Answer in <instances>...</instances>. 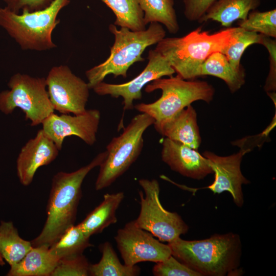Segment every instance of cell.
<instances>
[{
    "mask_svg": "<svg viewBox=\"0 0 276 276\" xmlns=\"http://www.w3.org/2000/svg\"><path fill=\"white\" fill-rule=\"evenodd\" d=\"M161 158L172 170L194 179L213 173L208 160L197 150L166 137L162 141Z\"/></svg>",
    "mask_w": 276,
    "mask_h": 276,
    "instance_id": "obj_16",
    "label": "cell"
},
{
    "mask_svg": "<svg viewBox=\"0 0 276 276\" xmlns=\"http://www.w3.org/2000/svg\"><path fill=\"white\" fill-rule=\"evenodd\" d=\"M154 123L150 116L141 112L131 119L122 134L112 139L106 146L107 156L99 166L96 190L110 186L135 162L143 148V134Z\"/></svg>",
    "mask_w": 276,
    "mask_h": 276,
    "instance_id": "obj_7",
    "label": "cell"
},
{
    "mask_svg": "<svg viewBox=\"0 0 276 276\" xmlns=\"http://www.w3.org/2000/svg\"><path fill=\"white\" fill-rule=\"evenodd\" d=\"M216 0H183L184 15L191 21H198Z\"/></svg>",
    "mask_w": 276,
    "mask_h": 276,
    "instance_id": "obj_32",
    "label": "cell"
},
{
    "mask_svg": "<svg viewBox=\"0 0 276 276\" xmlns=\"http://www.w3.org/2000/svg\"><path fill=\"white\" fill-rule=\"evenodd\" d=\"M89 265L83 255L63 258L59 260L51 276H87Z\"/></svg>",
    "mask_w": 276,
    "mask_h": 276,
    "instance_id": "obj_29",
    "label": "cell"
},
{
    "mask_svg": "<svg viewBox=\"0 0 276 276\" xmlns=\"http://www.w3.org/2000/svg\"><path fill=\"white\" fill-rule=\"evenodd\" d=\"M107 154L105 150L87 165L70 173L60 171L53 176L47 206V219L40 234L31 241L32 246L50 247L74 224L83 180L91 170L101 165Z\"/></svg>",
    "mask_w": 276,
    "mask_h": 276,
    "instance_id": "obj_1",
    "label": "cell"
},
{
    "mask_svg": "<svg viewBox=\"0 0 276 276\" xmlns=\"http://www.w3.org/2000/svg\"><path fill=\"white\" fill-rule=\"evenodd\" d=\"M59 260L46 246L32 247L18 263L10 266L8 276H51Z\"/></svg>",
    "mask_w": 276,
    "mask_h": 276,
    "instance_id": "obj_18",
    "label": "cell"
},
{
    "mask_svg": "<svg viewBox=\"0 0 276 276\" xmlns=\"http://www.w3.org/2000/svg\"><path fill=\"white\" fill-rule=\"evenodd\" d=\"M103 200L90 212L79 224L84 233L90 237L99 234L112 224L117 222L116 211L124 198L122 192L107 193Z\"/></svg>",
    "mask_w": 276,
    "mask_h": 276,
    "instance_id": "obj_20",
    "label": "cell"
},
{
    "mask_svg": "<svg viewBox=\"0 0 276 276\" xmlns=\"http://www.w3.org/2000/svg\"><path fill=\"white\" fill-rule=\"evenodd\" d=\"M47 91L54 109L60 113L79 114L86 110L89 96L87 82L65 65L53 66L45 78Z\"/></svg>",
    "mask_w": 276,
    "mask_h": 276,
    "instance_id": "obj_10",
    "label": "cell"
},
{
    "mask_svg": "<svg viewBox=\"0 0 276 276\" xmlns=\"http://www.w3.org/2000/svg\"><path fill=\"white\" fill-rule=\"evenodd\" d=\"M79 224L66 229L59 239L50 247L52 254L59 260L83 255L84 250L93 245Z\"/></svg>",
    "mask_w": 276,
    "mask_h": 276,
    "instance_id": "obj_25",
    "label": "cell"
},
{
    "mask_svg": "<svg viewBox=\"0 0 276 276\" xmlns=\"http://www.w3.org/2000/svg\"><path fill=\"white\" fill-rule=\"evenodd\" d=\"M148 62L144 70L129 81L122 84L100 82L92 89L100 96L109 95L112 98L123 99L124 110L134 108L133 101L142 98V90L152 81L164 76H171L175 73L165 58L155 49L150 50Z\"/></svg>",
    "mask_w": 276,
    "mask_h": 276,
    "instance_id": "obj_12",
    "label": "cell"
},
{
    "mask_svg": "<svg viewBox=\"0 0 276 276\" xmlns=\"http://www.w3.org/2000/svg\"><path fill=\"white\" fill-rule=\"evenodd\" d=\"M30 241L23 239L11 221L0 224V265L4 261L12 266L19 262L32 248Z\"/></svg>",
    "mask_w": 276,
    "mask_h": 276,
    "instance_id": "obj_22",
    "label": "cell"
},
{
    "mask_svg": "<svg viewBox=\"0 0 276 276\" xmlns=\"http://www.w3.org/2000/svg\"><path fill=\"white\" fill-rule=\"evenodd\" d=\"M139 183L143 188L139 191L141 210L134 220L140 228L150 233L161 242H171L181 235L186 234L188 225L176 212L164 208L159 200L160 187L155 179L142 178Z\"/></svg>",
    "mask_w": 276,
    "mask_h": 276,
    "instance_id": "obj_9",
    "label": "cell"
},
{
    "mask_svg": "<svg viewBox=\"0 0 276 276\" xmlns=\"http://www.w3.org/2000/svg\"><path fill=\"white\" fill-rule=\"evenodd\" d=\"M101 119L98 109H90L83 113L71 116L58 115L54 112L41 124L42 129L61 150L65 138L75 135L86 144L92 146L96 142L97 133Z\"/></svg>",
    "mask_w": 276,
    "mask_h": 276,
    "instance_id": "obj_13",
    "label": "cell"
},
{
    "mask_svg": "<svg viewBox=\"0 0 276 276\" xmlns=\"http://www.w3.org/2000/svg\"><path fill=\"white\" fill-rule=\"evenodd\" d=\"M238 27L271 38H276V9L266 11L254 10L244 20H239Z\"/></svg>",
    "mask_w": 276,
    "mask_h": 276,
    "instance_id": "obj_28",
    "label": "cell"
},
{
    "mask_svg": "<svg viewBox=\"0 0 276 276\" xmlns=\"http://www.w3.org/2000/svg\"><path fill=\"white\" fill-rule=\"evenodd\" d=\"M6 7L15 13L23 11H33L48 6L53 0H3Z\"/></svg>",
    "mask_w": 276,
    "mask_h": 276,
    "instance_id": "obj_33",
    "label": "cell"
},
{
    "mask_svg": "<svg viewBox=\"0 0 276 276\" xmlns=\"http://www.w3.org/2000/svg\"><path fill=\"white\" fill-rule=\"evenodd\" d=\"M157 89L162 90L158 99L152 103L134 105L138 111L153 118V124L171 118L195 101L202 100L210 103L215 94L214 87L208 82L185 80L178 75L155 79L145 86V91L148 93Z\"/></svg>",
    "mask_w": 276,
    "mask_h": 276,
    "instance_id": "obj_6",
    "label": "cell"
},
{
    "mask_svg": "<svg viewBox=\"0 0 276 276\" xmlns=\"http://www.w3.org/2000/svg\"><path fill=\"white\" fill-rule=\"evenodd\" d=\"M260 4L261 0H216L198 22L212 20L230 28L235 21L245 19L249 12L257 9Z\"/></svg>",
    "mask_w": 276,
    "mask_h": 276,
    "instance_id": "obj_19",
    "label": "cell"
},
{
    "mask_svg": "<svg viewBox=\"0 0 276 276\" xmlns=\"http://www.w3.org/2000/svg\"><path fill=\"white\" fill-rule=\"evenodd\" d=\"M269 53V71L264 86L267 92L275 91L276 89V40L262 35L260 43Z\"/></svg>",
    "mask_w": 276,
    "mask_h": 276,
    "instance_id": "obj_31",
    "label": "cell"
},
{
    "mask_svg": "<svg viewBox=\"0 0 276 276\" xmlns=\"http://www.w3.org/2000/svg\"><path fill=\"white\" fill-rule=\"evenodd\" d=\"M247 152L248 150L242 148L238 153L222 156L211 151H204L202 155L208 160L215 174V179L211 185L203 188L210 190L214 194L227 191L236 205L241 207L244 203L242 185L249 183L241 170L242 157Z\"/></svg>",
    "mask_w": 276,
    "mask_h": 276,
    "instance_id": "obj_14",
    "label": "cell"
},
{
    "mask_svg": "<svg viewBox=\"0 0 276 276\" xmlns=\"http://www.w3.org/2000/svg\"><path fill=\"white\" fill-rule=\"evenodd\" d=\"M53 140L42 129L22 147L17 159V174L20 182L25 186L31 183L40 167L50 164L59 152Z\"/></svg>",
    "mask_w": 276,
    "mask_h": 276,
    "instance_id": "obj_15",
    "label": "cell"
},
{
    "mask_svg": "<svg viewBox=\"0 0 276 276\" xmlns=\"http://www.w3.org/2000/svg\"><path fill=\"white\" fill-rule=\"evenodd\" d=\"M71 0H53L47 7L15 13L0 8V26L25 50L44 51L56 48L52 33L60 20L58 15Z\"/></svg>",
    "mask_w": 276,
    "mask_h": 276,
    "instance_id": "obj_5",
    "label": "cell"
},
{
    "mask_svg": "<svg viewBox=\"0 0 276 276\" xmlns=\"http://www.w3.org/2000/svg\"><path fill=\"white\" fill-rule=\"evenodd\" d=\"M234 27L213 34L201 28L181 37L164 38L155 50L163 55L177 75L185 80L198 77L202 64L212 54L222 53L231 41Z\"/></svg>",
    "mask_w": 276,
    "mask_h": 276,
    "instance_id": "obj_3",
    "label": "cell"
},
{
    "mask_svg": "<svg viewBox=\"0 0 276 276\" xmlns=\"http://www.w3.org/2000/svg\"><path fill=\"white\" fill-rule=\"evenodd\" d=\"M168 244L173 256L201 276L241 274L238 268L242 243L237 234H215L199 240H186L179 237Z\"/></svg>",
    "mask_w": 276,
    "mask_h": 276,
    "instance_id": "obj_2",
    "label": "cell"
},
{
    "mask_svg": "<svg viewBox=\"0 0 276 276\" xmlns=\"http://www.w3.org/2000/svg\"><path fill=\"white\" fill-rule=\"evenodd\" d=\"M153 125L160 134L170 140L196 150L201 144L197 113L191 104L171 118Z\"/></svg>",
    "mask_w": 276,
    "mask_h": 276,
    "instance_id": "obj_17",
    "label": "cell"
},
{
    "mask_svg": "<svg viewBox=\"0 0 276 276\" xmlns=\"http://www.w3.org/2000/svg\"><path fill=\"white\" fill-rule=\"evenodd\" d=\"M152 272L155 276H201L172 255L165 260L156 263Z\"/></svg>",
    "mask_w": 276,
    "mask_h": 276,
    "instance_id": "obj_30",
    "label": "cell"
},
{
    "mask_svg": "<svg viewBox=\"0 0 276 276\" xmlns=\"http://www.w3.org/2000/svg\"><path fill=\"white\" fill-rule=\"evenodd\" d=\"M109 30L114 36L109 57L103 62L85 72L90 89L103 82L110 74L126 78L127 71L135 62L144 61L142 54L148 47L157 44L165 37L166 31L158 22H151L144 30L133 31L127 28L118 29L114 24Z\"/></svg>",
    "mask_w": 276,
    "mask_h": 276,
    "instance_id": "obj_4",
    "label": "cell"
},
{
    "mask_svg": "<svg viewBox=\"0 0 276 276\" xmlns=\"http://www.w3.org/2000/svg\"><path fill=\"white\" fill-rule=\"evenodd\" d=\"M147 25L158 22L164 25L170 33L175 34L179 29L174 8V0H139Z\"/></svg>",
    "mask_w": 276,
    "mask_h": 276,
    "instance_id": "obj_26",
    "label": "cell"
},
{
    "mask_svg": "<svg viewBox=\"0 0 276 276\" xmlns=\"http://www.w3.org/2000/svg\"><path fill=\"white\" fill-rule=\"evenodd\" d=\"M8 85L10 90L0 93V110L5 114L11 113L16 108H19L26 119L31 121V125L35 126L54 112L45 78L17 73L11 77Z\"/></svg>",
    "mask_w": 276,
    "mask_h": 276,
    "instance_id": "obj_8",
    "label": "cell"
},
{
    "mask_svg": "<svg viewBox=\"0 0 276 276\" xmlns=\"http://www.w3.org/2000/svg\"><path fill=\"white\" fill-rule=\"evenodd\" d=\"M114 239L124 264L128 266L146 261L157 263L171 255L168 244H163L150 233L138 227L134 220L119 229Z\"/></svg>",
    "mask_w": 276,
    "mask_h": 276,
    "instance_id": "obj_11",
    "label": "cell"
},
{
    "mask_svg": "<svg viewBox=\"0 0 276 276\" xmlns=\"http://www.w3.org/2000/svg\"><path fill=\"white\" fill-rule=\"evenodd\" d=\"M262 35L248 31L237 27H234L230 42L222 52L231 63L236 69L243 67L240 63L242 55L250 45L260 44Z\"/></svg>",
    "mask_w": 276,
    "mask_h": 276,
    "instance_id": "obj_27",
    "label": "cell"
},
{
    "mask_svg": "<svg viewBox=\"0 0 276 276\" xmlns=\"http://www.w3.org/2000/svg\"><path fill=\"white\" fill-rule=\"evenodd\" d=\"M206 75L222 79L232 93L240 89L245 82L244 68H235L220 52L212 54L201 65L198 77Z\"/></svg>",
    "mask_w": 276,
    "mask_h": 276,
    "instance_id": "obj_21",
    "label": "cell"
},
{
    "mask_svg": "<svg viewBox=\"0 0 276 276\" xmlns=\"http://www.w3.org/2000/svg\"><path fill=\"white\" fill-rule=\"evenodd\" d=\"M109 7L116 16L114 25L127 28L131 31L146 29L144 12L139 0H100Z\"/></svg>",
    "mask_w": 276,
    "mask_h": 276,
    "instance_id": "obj_24",
    "label": "cell"
},
{
    "mask_svg": "<svg viewBox=\"0 0 276 276\" xmlns=\"http://www.w3.org/2000/svg\"><path fill=\"white\" fill-rule=\"evenodd\" d=\"M102 257L100 261L90 264L89 275L91 276H136L141 272L140 268L136 266L122 264L111 243L105 242L100 245Z\"/></svg>",
    "mask_w": 276,
    "mask_h": 276,
    "instance_id": "obj_23",
    "label": "cell"
}]
</instances>
